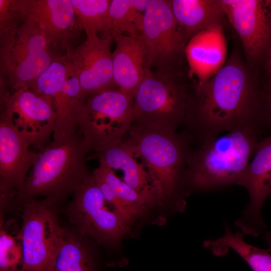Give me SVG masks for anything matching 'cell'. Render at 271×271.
I'll return each mask as SVG.
<instances>
[{"instance_id":"obj_1","label":"cell","mask_w":271,"mask_h":271,"mask_svg":"<svg viewBox=\"0 0 271 271\" xmlns=\"http://www.w3.org/2000/svg\"><path fill=\"white\" fill-rule=\"evenodd\" d=\"M185 122L192 126L201 142L237 129L259 134L266 126L262 89L237 52L212 76L192 84Z\"/></svg>"},{"instance_id":"obj_2","label":"cell","mask_w":271,"mask_h":271,"mask_svg":"<svg viewBox=\"0 0 271 271\" xmlns=\"http://www.w3.org/2000/svg\"><path fill=\"white\" fill-rule=\"evenodd\" d=\"M92 148L79 130L70 139L52 141L39 151L22 191L14 207L26 200L44 197L58 204L71 195L89 176L86 155Z\"/></svg>"},{"instance_id":"obj_3","label":"cell","mask_w":271,"mask_h":271,"mask_svg":"<svg viewBox=\"0 0 271 271\" xmlns=\"http://www.w3.org/2000/svg\"><path fill=\"white\" fill-rule=\"evenodd\" d=\"M259 133L246 129L202 142L191 153L186 181L194 190L211 191L237 185L260 140Z\"/></svg>"},{"instance_id":"obj_4","label":"cell","mask_w":271,"mask_h":271,"mask_svg":"<svg viewBox=\"0 0 271 271\" xmlns=\"http://www.w3.org/2000/svg\"><path fill=\"white\" fill-rule=\"evenodd\" d=\"M1 81L14 92L27 89L58 56L53 45L38 29L12 20L0 26Z\"/></svg>"},{"instance_id":"obj_5","label":"cell","mask_w":271,"mask_h":271,"mask_svg":"<svg viewBox=\"0 0 271 271\" xmlns=\"http://www.w3.org/2000/svg\"><path fill=\"white\" fill-rule=\"evenodd\" d=\"M188 73L148 71L134 96L132 120L175 131L186 121L192 84Z\"/></svg>"},{"instance_id":"obj_6","label":"cell","mask_w":271,"mask_h":271,"mask_svg":"<svg viewBox=\"0 0 271 271\" xmlns=\"http://www.w3.org/2000/svg\"><path fill=\"white\" fill-rule=\"evenodd\" d=\"M126 144L146 164L159 200L176 193L191 153L184 140L164 127L142 125Z\"/></svg>"},{"instance_id":"obj_7","label":"cell","mask_w":271,"mask_h":271,"mask_svg":"<svg viewBox=\"0 0 271 271\" xmlns=\"http://www.w3.org/2000/svg\"><path fill=\"white\" fill-rule=\"evenodd\" d=\"M34 93L49 97L56 113L53 141L68 140L79 130L83 98L72 62L66 55H58L46 69L29 85Z\"/></svg>"},{"instance_id":"obj_8","label":"cell","mask_w":271,"mask_h":271,"mask_svg":"<svg viewBox=\"0 0 271 271\" xmlns=\"http://www.w3.org/2000/svg\"><path fill=\"white\" fill-rule=\"evenodd\" d=\"M57 204L46 198H31L18 207L22 211V271H46L50 265L65 229L59 222Z\"/></svg>"},{"instance_id":"obj_9","label":"cell","mask_w":271,"mask_h":271,"mask_svg":"<svg viewBox=\"0 0 271 271\" xmlns=\"http://www.w3.org/2000/svg\"><path fill=\"white\" fill-rule=\"evenodd\" d=\"M150 69L161 73L183 71L187 44L169 1L149 0L141 32Z\"/></svg>"},{"instance_id":"obj_10","label":"cell","mask_w":271,"mask_h":271,"mask_svg":"<svg viewBox=\"0 0 271 271\" xmlns=\"http://www.w3.org/2000/svg\"><path fill=\"white\" fill-rule=\"evenodd\" d=\"M133 97L114 89L86 98L79 129L92 148L98 150L118 140L132 120Z\"/></svg>"},{"instance_id":"obj_11","label":"cell","mask_w":271,"mask_h":271,"mask_svg":"<svg viewBox=\"0 0 271 271\" xmlns=\"http://www.w3.org/2000/svg\"><path fill=\"white\" fill-rule=\"evenodd\" d=\"M0 204L1 213L12 206L23 190L27 176L39 152L30 151L31 140L15 124L13 114L1 107Z\"/></svg>"},{"instance_id":"obj_12","label":"cell","mask_w":271,"mask_h":271,"mask_svg":"<svg viewBox=\"0 0 271 271\" xmlns=\"http://www.w3.org/2000/svg\"><path fill=\"white\" fill-rule=\"evenodd\" d=\"M73 195L68 215L75 230L80 234L102 243L114 244L128 231L129 226L107 206L92 174Z\"/></svg>"},{"instance_id":"obj_13","label":"cell","mask_w":271,"mask_h":271,"mask_svg":"<svg viewBox=\"0 0 271 271\" xmlns=\"http://www.w3.org/2000/svg\"><path fill=\"white\" fill-rule=\"evenodd\" d=\"M228 21L237 34L251 68L271 46V0H221Z\"/></svg>"},{"instance_id":"obj_14","label":"cell","mask_w":271,"mask_h":271,"mask_svg":"<svg viewBox=\"0 0 271 271\" xmlns=\"http://www.w3.org/2000/svg\"><path fill=\"white\" fill-rule=\"evenodd\" d=\"M12 19L42 32L53 45L66 52L79 29L70 0H10Z\"/></svg>"},{"instance_id":"obj_15","label":"cell","mask_w":271,"mask_h":271,"mask_svg":"<svg viewBox=\"0 0 271 271\" xmlns=\"http://www.w3.org/2000/svg\"><path fill=\"white\" fill-rule=\"evenodd\" d=\"M101 38L97 34H86V40L74 50L66 52L79 81L84 100L88 96L114 89L112 52L113 37L110 32Z\"/></svg>"},{"instance_id":"obj_16","label":"cell","mask_w":271,"mask_h":271,"mask_svg":"<svg viewBox=\"0 0 271 271\" xmlns=\"http://www.w3.org/2000/svg\"><path fill=\"white\" fill-rule=\"evenodd\" d=\"M253 156L237 184L247 190L249 201L235 224L244 234L256 236L265 228L261 210L271 194V136L259 141Z\"/></svg>"},{"instance_id":"obj_17","label":"cell","mask_w":271,"mask_h":271,"mask_svg":"<svg viewBox=\"0 0 271 271\" xmlns=\"http://www.w3.org/2000/svg\"><path fill=\"white\" fill-rule=\"evenodd\" d=\"M1 106L11 111L16 126L39 151L48 145L56 123L55 109L49 97L22 89L1 100Z\"/></svg>"},{"instance_id":"obj_18","label":"cell","mask_w":271,"mask_h":271,"mask_svg":"<svg viewBox=\"0 0 271 271\" xmlns=\"http://www.w3.org/2000/svg\"><path fill=\"white\" fill-rule=\"evenodd\" d=\"M112 35L116 44L112 52L114 83L121 91L133 97L151 70L146 45L141 34L133 36L120 34Z\"/></svg>"},{"instance_id":"obj_19","label":"cell","mask_w":271,"mask_h":271,"mask_svg":"<svg viewBox=\"0 0 271 271\" xmlns=\"http://www.w3.org/2000/svg\"><path fill=\"white\" fill-rule=\"evenodd\" d=\"M171 9L185 42L198 34L224 27L227 19L221 0H169Z\"/></svg>"},{"instance_id":"obj_20","label":"cell","mask_w":271,"mask_h":271,"mask_svg":"<svg viewBox=\"0 0 271 271\" xmlns=\"http://www.w3.org/2000/svg\"><path fill=\"white\" fill-rule=\"evenodd\" d=\"M222 30L219 27L203 31L187 44L185 54L191 78L195 75L197 81L204 80L224 64L226 45Z\"/></svg>"},{"instance_id":"obj_21","label":"cell","mask_w":271,"mask_h":271,"mask_svg":"<svg viewBox=\"0 0 271 271\" xmlns=\"http://www.w3.org/2000/svg\"><path fill=\"white\" fill-rule=\"evenodd\" d=\"M99 163L110 169L123 172V181L139 193L151 206L159 200L156 189L148 172L135 159L126 145L118 140L107 144L96 150Z\"/></svg>"},{"instance_id":"obj_22","label":"cell","mask_w":271,"mask_h":271,"mask_svg":"<svg viewBox=\"0 0 271 271\" xmlns=\"http://www.w3.org/2000/svg\"><path fill=\"white\" fill-rule=\"evenodd\" d=\"M84 235L64 229L62 241L46 271H94L90 248Z\"/></svg>"},{"instance_id":"obj_23","label":"cell","mask_w":271,"mask_h":271,"mask_svg":"<svg viewBox=\"0 0 271 271\" xmlns=\"http://www.w3.org/2000/svg\"><path fill=\"white\" fill-rule=\"evenodd\" d=\"M240 230L232 233L226 226L222 236L204 243L216 255L224 254L232 249L242 258L253 271H271V254L263 249L248 244Z\"/></svg>"},{"instance_id":"obj_24","label":"cell","mask_w":271,"mask_h":271,"mask_svg":"<svg viewBox=\"0 0 271 271\" xmlns=\"http://www.w3.org/2000/svg\"><path fill=\"white\" fill-rule=\"evenodd\" d=\"M148 1L111 0V34L127 33L133 36L140 35Z\"/></svg>"},{"instance_id":"obj_25","label":"cell","mask_w":271,"mask_h":271,"mask_svg":"<svg viewBox=\"0 0 271 271\" xmlns=\"http://www.w3.org/2000/svg\"><path fill=\"white\" fill-rule=\"evenodd\" d=\"M79 30L86 35L110 32V0H70Z\"/></svg>"},{"instance_id":"obj_26","label":"cell","mask_w":271,"mask_h":271,"mask_svg":"<svg viewBox=\"0 0 271 271\" xmlns=\"http://www.w3.org/2000/svg\"><path fill=\"white\" fill-rule=\"evenodd\" d=\"M1 218L0 270L22 271L23 250L20 229L15 230L4 225Z\"/></svg>"},{"instance_id":"obj_27","label":"cell","mask_w":271,"mask_h":271,"mask_svg":"<svg viewBox=\"0 0 271 271\" xmlns=\"http://www.w3.org/2000/svg\"><path fill=\"white\" fill-rule=\"evenodd\" d=\"M95 171L137 217L142 215L151 206L139 193L118 178L113 171L106 166L99 163Z\"/></svg>"},{"instance_id":"obj_28","label":"cell","mask_w":271,"mask_h":271,"mask_svg":"<svg viewBox=\"0 0 271 271\" xmlns=\"http://www.w3.org/2000/svg\"><path fill=\"white\" fill-rule=\"evenodd\" d=\"M92 175L107 204L129 226L138 217L116 196L108 184L97 172L94 170Z\"/></svg>"},{"instance_id":"obj_29","label":"cell","mask_w":271,"mask_h":271,"mask_svg":"<svg viewBox=\"0 0 271 271\" xmlns=\"http://www.w3.org/2000/svg\"><path fill=\"white\" fill-rule=\"evenodd\" d=\"M262 99L265 122L271 127V84L262 89Z\"/></svg>"},{"instance_id":"obj_30","label":"cell","mask_w":271,"mask_h":271,"mask_svg":"<svg viewBox=\"0 0 271 271\" xmlns=\"http://www.w3.org/2000/svg\"><path fill=\"white\" fill-rule=\"evenodd\" d=\"M265 69L267 76V84H271V46L265 57Z\"/></svg>"},{"instance_id":"obj_31","label":"cell","mask_w":271,"mask_h":271,"mask_svg":"<svg viewBox=\"0 0 271 271\" xmlns=\"http://www.w3.org/2000/svg\"><path fill=\"white\" fill-rule=\"evenodd\" d=\"M263 239L267 243L269 248L271 249V232H265L263 235Z\"/></svg>"},{"instance_id":"obj_32","label":"cell","mask_w":271,"mask_h":271,"mask_svg":"<svg viewBox=\"0 0 271 271\" xmlns=\"http://www.w3.org/2000/svg\"><path fill=\"white\" fill-rule=\"evenodd\" d=\"M269 197H270L271 198V194H270V195Z\"/></svg>"}]
</instances>
